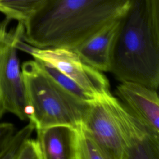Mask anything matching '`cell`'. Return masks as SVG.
<instances>
[{
	"mask_svg": "<svg viewBox=\"0 0 159 159\" xmlns=\"http://www.w3.org/2000/svg\"><path fill=\"white\" fill-rule=\"evenodd\" d=\"M131 0H49L22 23V40L39 48L74 50L120 19Z\"/></svg>",
	"mask_w": 159,
	"mask_h": 159,
	"instance_id": "cell-1",
	"label": "cell"
},
{
	"mask_svg": "<svg viewBox=\"0 0 159 159\" xmlns=\"http://www.w3.org/2000/svg\"><path fill=\"white\" fill-rule=\"evenodd\" d=\"M122 81L157 90L159 86V0H131L120 19L110 68Z\"/></svg>",
	"mask_w": 159,
	"mask_h": 159,
	"instance_id": "cell-2",
	"label": "cell"
},
{
	"mask_svg": "<svg viewBox=\"0 0 159 159\" xmlns=\"http://www.w3.org/2000/svg\"><path fill=\"white\" fill-rule=\"evenodd\" d=\"M21 73L27 117L35 130L55 125L77 129L83 124L90 104L61 87L35 59L23 63Z\"/></svg>",
	"mask_w": 159,
	"mask_h": 159,
	"instance_id": "cell-3",
	"label": "cell"
},
{
	"mask_svg": "<svg viewBox=\"0 0 159 159\" xmlns=\"http://www.w3.org/2000/svg\"><path fill=\"white\" fill-rule=\"evenodd\" d=\"M126 107L110 93L90 103L82 124L106 159H127Z\"/></svg>",
	"mask_w": 159,
	"mask_h": 159,
	"instance_id": "cell-4",
	"label": "cell"
},
{
	"mask_svg": "<svg viewBox=\"0 0 159 159\" xmlns=\"http://www.w3.org/2000/svg\"><path fill=\"white\" fill-rule=\"evenodd\" d=\"M10 19L0 21V119L7 112L20 120L27 119L24 84L20 69L16 43L22 39L24 25L8 29Z\"/></svg>",
	"mask_w": 159,
	"mask_h": 159,
	"instance_id": "cell-5",
	"label": "cell"
},
{
	"mask_svg": "<svg viewBox=\"0 0 159 159\" xmlns=\"http://www.w3.org/2000/svg\"><path fill=\"white\" fill-rule=\"evenodd\" d=\"M16 47L31 55L34 59L49 63L75 81L86 91L101 98L110 93L109 83L101 71L84 63L71 49L39 48L19 39Z\"/></svg>",
	"mask_w": 159,
	"mask_h": 159,
	"instance_id": "cell-6",
	"label": "cell"
},
{
	"mask_svg": "<svg viewBox=\"0 0 159 159\" xmlns=\"http://www.w3.org/2000/svg\"><path fill=\"white\" fill-rule=\"evenodd\" d=\"M157 90L140 83L122 81L116 94L129 111L152 134L159 137V98Z\"/></svg>",
	"mask_w": 159,
	"mask_h": 159,
	"instance_id": "cell-7",
	"label": "cell"
},
{
	"mask_svg": "<svg viewBox=\"0 0 159 159\" xmlns=\"http://www.w3.org/2000/svg\"><path fill=\"white\" fill-rule=\"evenodd\" d=\"M119 19L109 24L73 50L86 64L100 71H109L113 42Z\"/></svg>",
	"mask_w": 159,
	"mask_h": 159,
	"instance_id": "cell-8",
	"label": "cell"
},
{
	"mask_svg": "<svg viewBox=\"0 0 159 159\" xmlns=\"http://www.w3.org/2000/svg\"><path fill=\"white\" fill-rule=\"evenodd\" d=\"M36 130L43 159H75L76 129L55 125Z\"/></svg>",
	"mask_w": 159,
	"mask_h": 159,
	"instance_id": "cell-9",
	"label": "cell"
},
{
	"mask_svg": "<svg viewBox=\"0 0 159 159\" xmlns=\"http://www.w3.org/2000/svg\"><path fill=\"white\" fill-rule=\"evenodd\" d=\"M49 0H0V12L6 18L23 22Z\"/></svg>",
	"mask_w": 159,
	"mask_h": 159,
	"instance_id": "cell-10",
	"label": "cell"
},
{
	"mask_svg": "<svg viewBox=\"0 0 159 159\" xmlns=\"http://www.w3.org/2000/svg\"><path fill=\"white\" fill-rule=\"evenodd\" d=\"M36 60L40 63L42 68L56 82L78 99L89 104L97 99V98L86 91L75 81L61 73L55 67L44 61L38 60Z\"/></svg>",
	"mask_w": 159,
	"mask_h": 159,
	"instance_id": "cell-11",
	"label": "cell"
},
{
	"mask_svg": "<svg viewBox=\"0 0 159 159\" xmlns=\"http://www.w3.org/2000/svg\"><path fill=\"white\" fill-rule=\"evenodd\" d=\"M75 159H106L97 143L82 125L76 129Z\"/></svg>",
	"mask_w": 159,
	"mask_h": 159,
	"instance_id": "cell-12",
	"label": "cell"
},
{
	"mask_svg": "<svg viewBox=\"0 0 159 159\" xmlns=\"http://www.w3.org/2000/svg\"><path fill=\"white\" fill-rule=\"evenodd\" d=\"M35 129L34 124L29 120L27 125L16 134H13L1 154L0 159H17V156L22 145L30 138Z\"/></svg>",
	"mask_w": 159,
	"mask_h": 159,
	"instance_id": "cell-13",
	"label": "cell"
},
{
	"mask_svg": "<svg viewBox=\"0 0 159 159\" xmlns=\"http://www.w3.org/2000/svg\"><path fill=\"white\" fill-rule=\"evenodd\" d=\"M17 159H43L38 140L28 139L20 149Z\"/></svg>",
	"mask_w": 159,
	"mask_h": 159,
	"instance_id": "cell-14",
	"label": "cell"
},
{
	"mask_svg": "<svg viewBox=\"0 0 159 159\" xmlns=\"http://www.w3.org/2000/svg\"><path fill=\"white\" fill-rule=\"evenodd\" d=\"M14 133V127L12 124L0 122V157Z\"/></svg>",
	"mask_w": 159,
	"mask_h": 159,
	"instance_id": "cell-15",
	"label": "cell"
}]
</instances>
